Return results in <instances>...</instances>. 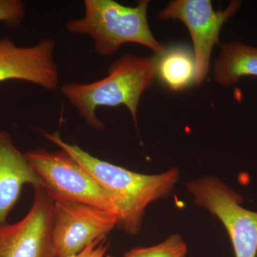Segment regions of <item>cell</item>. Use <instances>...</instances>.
I'll return each mask as SVG.
<instances>
[{
  "mask_svg": "<svg viewBox=\"0 0 257 257\" xmlns=\"http://www.w3.org/2000/svg\"><path fill=\"white\" fill-rule=\"evenodd\" d=\"M40 132L49 141L73 157L109 193L117 208V226L126 234H139L147 207L170 196L178 182V169L172 168L159 175L137 173L99 160L78 145L66 143L58 133Z\"/></svg>",
  "mask_w": 257,
  "mask_h": 257,
  "instance_id": "obj_1",
  "label": "cell"
},
{
  "mask_svg": "<svg viewBox=\"0 0 257 257\" xmlns=\"http://www.w3.org/2000/svg\"><path fill=\"white\" fill-rule=\"evenodd\" d=\"M157 55L140 57L126 54L113 62L107 76L91 83H67L60 91L91 127L104 130L96 110L101 106H126L138 125L140 98L150 89L157 75Z\"/></svg>",
  "mask_w": 257,
  "mask_h": 257,
  "instance_id": "obj_2",
  "label": "cell"
},
{
  "mask_svg": "<svg viewBox=\"0 0 257 257\" xmlns=\"http://www.w3.org/2000/svg\"><path fill=\"white\" fill-rule=\"evenodd\" d=\"M149 4L142 0L130 8L113 0H85L84 17L67 22L65 28L73 35L92 37L99 55L110 56L127 43L143 45L160 55L165 49L149 26Z\"/></svg>",
  "mask_w": 257,
  "mask_h": 257,
  "instance_id": "obj_3",
  "label": "cell"
},
{
  "mask_svg": "<svg viewBox=\"0 0 257 257\" xmlns=\"http://www.w3.org/2000/svg\"><path fill=\"white\" fill-rule=\"evenodd\" d=\"M42 186L55 200L70 201L100 208L116 214L109 193L73 157L64 150L40 148L25 153Z\"/></svg>",
  "mask_w": 257,
  "mask_h": 257,
  "instance_id": "obj_4",
  "label": "cell"
},
{
  "mask_svg": "<svg viewBox=\"0 0 257 257\" xmlns=\"http://www.w3.org/2000/svg\"><path fill=\"white\" fill-rule=\"evenodd\" d=\"M198 207L220 220L229 234L235 257H257V211L243 207V198L215 177L186 184Z\"/></svg>",
  "mask_w": 257,
  "mask_h": 257,
  "instance_id": "obj_5",
  "label": "cell"
},
{
  "mask_svg": "<svg viewBox=\"0 0 257 257\" xmlns=\"http://www.w3.org/2000/svg\"><path fill=\"white\" fill-rule=\"evenodd\" d=\"M242 5L232 0L224 10L215 11L210 0H175L160 12L162 20H180L188 29L194 47L195 84L200 86L209 72L211 52L219 45V33L224 24L236 14Z\"/></svg>",
  "mask_w": 257,
  "mask_h": 257,
  "instance_id": "obj_6",
  "label": "cell"
},
{
  "mask_svg": "<svg viewBox=\"0 0 257 257\" xmlns=\"http://www.w3.org/2000/svg\"><path fill=\"white\" fill-rule=\"evenodd\" d=\"M118 225L116 214L70 201L55 200L52 239L57 257H72Z\"/></svg>",
  "mask_w": 257,
  "mask_h": 257,
  "instance_id": "obj_7",
  "label": "cell"
},
{
  "mask_svg": "<svg viewBox=\"0 0 257 257\" xmlns=\"http://www.w3.org/2000/svg\"><path fill=\"white\" fill-rule=\"evenodd\" d=\"M32 207L23 219L0 227V257H57L52 239L54 199L33 187Z\"/></svg>",
  "mask_w": 257,
  "mask_h": 257,
  "instance_id": "obj_8",
  "label": "cell"
},
{
  "mask_svg": "<svg viewBox=\"0 0 257 257\" xmlns=\"http://www.w3.org/2000/svg\"><path fill=\"white\" fill-rule=\"evenodd\" d=\"M55 42L44 39L31 47H20L8 37L0 38V84L25 81L48 91L59 89L60 73L55 60Z\"/></svg>",
  "mask_w": 257,
  "mask_h": 257,
  "instance_id": "obj_9",
  "label": "cell"
},
{
  "mask_svg": "<svg viewBox=\"0 0 257 257\" xmlns=\"http://www.w3.org/2000/svg\"><path fill=\"white\" fill-rule=\"evenodd\" d=\"M28 184L42 186L41 179L11 135L0 130V227L8 224V216Z\"/></svg>",
  "mask_w": 257,
  "mask_h": 257,
  "instance_id": "obj_10",
  "label": "cell"
},
{
  "mask_svg": "<svg viewBox=\"0 0 257 257\" xmlns=\"http://www.w3.org/2000/svg\"><path fill=\"white\" fill-rule=\"evenodd\" d=\"M214 74L216 82L225 87L237 84L244 77H257V47L240 41L221 45Z\"/></svg>",
  "mask_w": 257,
  "mask_h": 257,
  "instance_id": "obj_11",
  "label": "cell"
},
{
  "mask_svg": "<svg viewBox=\"0 0 257 257\" xmlns=\"http://www.w3.org/2000/svg\"><path fill=\"white\" fill-rule=\"evenodd\" d=\"M157 74L173 90H182L195 84L196 63L188 49L176 47L157 55Z\"/></svg>",
  "mask_w": 257,
  "mask_h": 257,
  "instance_id": "obj_12",
  "label": "cell"
},
{
  "mask_svg": "<svg viewBox=\"0 0 257 257\" xmlns=\"http://www.w3.org/2000/svg\"><path fill=\"white\" fill-rule=\"evenodd\" d=\"M187 246L180 235H171L165 241L149 247L133 248L124 257H185Z\"/></svg>",
  "mask_w": 257,
  "mask_h": 257,
  "instance_id": "obj_13",
  "label": "cell"
},
{
  "mask_svg": "<svg viewBox=\"0 0 257 257\" xmlns=\"http://www.w3.org/2000/svg\"><path fill=\"white\" fill-rule=\"evenodd\" d=\"M25 17V6L20 0H0V23L12 29L18 28Z\"/></svg>",
  "mask_w": 257,
  "mask_h": 257,
  "instance_id": "obj_14",
  "label": "cell"
},
{
  "mask_svg": "<svg viewBox=\"0 0 257 257\" xmlns=\"http://www.w3.org/2000/svg\"><path fill=\"white\" fill-rule=\"evenodd\" d=\"M109 247L105 238L96 240L72 257H104Z\"/></svg>",
  "mask_w": 257,
  "mask_h": 257,
  "instance_id": "obj_15",
  "label": "cell"
}]
</instances>
